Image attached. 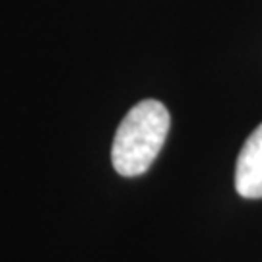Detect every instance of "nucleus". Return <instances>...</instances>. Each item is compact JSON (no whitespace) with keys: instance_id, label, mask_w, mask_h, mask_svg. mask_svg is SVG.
<instances>
[{"instance_id":"obj_1","label":"nucleus","mask_w":262,"mask_h":262,"mask_svg":"<svg viewBox=\"0 0 262 262\" xmlns=\"http://www.w3.org/2000/svg\"><path fill=\"white\" fill-rule=\"evenodd\" d=\"M171 117L158 99L136 103L121 121L111 148L115 171L122 177H138L156 161L167 140Z\"/></svg>"},{"instance_id":"obj_2","label":"nucleus","mask_w":262,"mask_h":262,"mask_svg":"<svg viewBox=\"0 0 262 262\" xmlns=\"http://www.w3.org/2000/svg\"><path fill=\"white\" fill-rule=\"evenodd\" d=\"M235 188L243 198H262V124L251 132L239 151Z\"/></svg>"}]
</instances>
